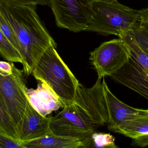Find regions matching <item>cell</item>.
I'll return each mask as SVG.
<instances>
[{"label": "cell", "mask_w": 148, "mask_h": 148, "mask_svg": "<svg viewBox=\"0 0 148 148\" xmlns=\"http://www.w3.org/2000/svg\"><path fill=\"white\" fill-rule=\"evenodd\" d=\"M128 46L131 56L128 61L110 77L148 100V56L133 35L128 32L119 37Z\"/></svg>", "instance_id": "5"}, {"label": "cell", "mask_w": 148, "mask_h": 148, "mask_svg": "<svg viewBox=\"0 0 148 148\" xmlns=\"http://www.w3.org/2000/svg\"><path fill=\"white\" fill-rule=\"evenodd\" d=\"M133 140L135 146H148V111L127 120L112 130Z\"/></svg>", "instance_id": "12"}, {"label": "cell", "mask_w": 148, "mask_h": 148, "mask_svg": "<svg viewBox=\"0 0 148 148\" xmlns=\"http://www.w3.org/2000/svg\"><path fill=\"white\" fill-rule=\"evenodd\" d=\"M36 6L0 0V13L18 40L25 76L32 74L42 55L51 45L57 46L36 11Z\"/></svg>", "instance_id": "2"}, {"label": "cell", "mask_w": 148, "mask_h": 148, "mask_svg": "<svg viewBox=\"0 0 148 148\" xmlns=\"http://www.w3.org/2000/svg\"><path fill=\"white\" fill-rule=\"evenodd\" d=\"M0 148H23L20 141L0 130Z\"/></svg>", "instance_id": "19"}, {"label": "cell", "mask_w": 148, "mask_h": 148, "mask_svg": "<svg viewBox=\"0 0 148 148\" xmlns=\"http://www.w3.org/2000/svg\"><path fill=\"white\" fill-rule=\"evenodd\" d=\"M103 79L108 113L109 130L111 131L126 121L148 112L147 109L135 108L121 101L110 90L104 77Z\"/></svg>", "instance_id": "10"}, {"label": "cell", "mask_w": 148, "mask_h": 148, "mask_svg": "<svg viewBox=\"0 0 148 148\" xmlns=\"http://www.w3.org/2000/svg\"><path fill=\"white\" fill-rule=\"evenodd\" d=\"M56 46L51 45L33 70L36 80L47 85L64 108L73 104L79 83L59 55Z\"/></svg>", "instance_id": "3"}, {"label": "cell", "mask_w": 148, "mask_h": 148, "mask_svg": "<svg viewBox=\"0 0 148 148\" xmlns=\"http://www.w3.org/2000/svg\"><path fill=\"white\" fill-rule=\"evenodd\" d=\"M117 1V0H93V1Z\"/></svg>", "instance_id": "22"}, {"label": "cell", "mask_w": 148, "mask_h": 148, "mask_svg": "<svg viewBox=\"0 0 148 148\" xmlns=\"http://www.w3.org/2000/svg\"><path fill=\"white\" fill-rule=\"evenodd\" d=\"M94 147L117 148L115 143V137L110 134L94 133L91 137Z\"/></svg>", "instance_id": "16"}, {"label": "cell", "mask_w": 148, "mask_h": 148, "mask_svg": "<svg viewBox=\"0 0 148 148\" xmlns=\"http://www.w3.org/2000/svg\"><path fill=\"white\" fill-rule=\"evenodd\" d=\"M147 110H148V109H147Z\"/></svg>", "instance_id": "23"}, {"label": "cell", "mask_w": 148, "mask_h": 148, "mask_svg": "<svg viewBox=\"0 0 148 148\" xmlns=\"http://www.w3.org/2000/svg\"><path fill=\"white\" fill-rule=\"evenodd\" d=\"M108 120L104 86L97 79L90 88L79 83L73 104L51 116L50 128L56 135L92 141L95 130Z\"/></svg>", "instance_id": "1"}, {"label": "cell", "mask_w": 148, "mask_h": 148, "mask_svg": "<svg viewBox=\"0 0 148 148\" xmlns=\"http://www.w3.org/2000/svg\"><path fill=\"white\" fill-rule=\"evenodd\" d=\"M0 30L13 46L20 53V47L17 38L12 29L6 22L3 17L0 13Z\"/></svg>", "instance_id": "17"}, {"label": "cell", "mask_w": 148, "mask_h": 148, "mask_svg": "<svg viewBox=\"0 0 148 148\" xmlns=\"http://www.w3.org/2000/svg\"><path fill=\"white\" fill-rule=\"evenodd\" d=\"M93 0H49L58 27L72 32L86 30L92 14Z\"/></svg>", "instance_id": "7"}, {"label": "cell", "mask_w": 148, "mask_h": 148, "mask_svg": "<svg viewBox=\"0 0 148 148\" xmlns=\"http://www.w3.org/2000/svg\"><path fill=\"white\" fill-rule=\"evenodd\" d=\"M13 2L24 5H45L49 3V0H9Z\"/></svg>", "instance_id": "20"}, {"label": "cell", "mask_w": 148, "mask_h": 148, "mask_svg": "<svg viewBox=\"0 0 148 148\" xmlns=\"http://www.w3.org/2000/svg\"><path fill=\"white\" fill-rule=\"evenodd\" d=\"M26 95L31 106L43 116H47L61 108L57 96L44 83H40L36 89L27 88Z\"/></svg>", "instance_id": "11"}, {"label": "cell", "mask_w": 148, "mask_h": 148, "mask_svg": "<svg viewBox=\"0 0 148 148\" xmlns=\"http://www.w3.org/2000/svg\"><path fill=\"white\" fill-rule=\"evenodd\" d=\"M21 144L23 148H86L91 146L92 141L59 136L52 133Z\"/></svg>", "instance_id": "13"}, {"label": "cell", "mask_w": 148, "mask_h": 148, "mask_svg": "<svg viewBox=\"0 0 148 148\" xmlns=\"http://www.w3.org/2000/svg\"><path fill=\"white\" fill-rule=\"evenodd\" d=\"M135 39L148 56V32L140 25L131 31Z\"/></svg>", "instance_id": "18"}, {"label": "cell", "mask_w": 148, "mask_h": 148, "mask_svg": "<svg viewBox=\"0 0 148 148\" xmlns=\"http://www.w3.org/2000/svg\"><path fill=\"white\" fill-rule=\"evenodd\" d=\"M140 26L148 32V7L141 10Z\"/></svg>", "instance_id": "21"}, {"label": "cell", "mask_w": 148, "mask_h": 148, "mask_svg": "<svg viewBox=\"0 0 148 148\" xmlns=\"http://www.w3.org/2000/svg\"><path fill=\"white\" fill-rule=\"evenodd\" d=\"M0 130L19 140L16 127L0 95Z\"/></svg>", "instance_id": "15"}, {"label": "cell", "mask_w": 148, "mask_h": 148, "mask_svg": "<svg viewBox=\"0 0 148 148\" xmlns=\"http://www.w3.org/2000/svg\"><path fill=\"white\" fill-rule=\"evenodd\" d=\"M130 56L128 46L119 38L102 43L90 53L89 59L98 79H101L116 73L128 61Z\"/></svg>", "instance_id": "8"}, {"label": "cell", "mask_w": 148, "mask_h": 148, "mask_svg": "<svg viewBox=\"0 0 148 148\" xmlns=\"http://www.w3.org/2000/svg\"><path fill=\"white\" fill-rule=\"evenodd\" d=\"M92 14L85 31L120 37L140 26V10L124 6L117 1H94Z\"/></svg>", "instance_id": "4"}, {"label": "cell", "mask_w": 148, "mask_h": 148, "mask_svg": "<svg viewBox=\"0 0 148 148\" xmlns=\"http://www.w3.org/2000/svg\"><path fill=\"white\" fill-rule=\"evenodd\" d=\"M0 55L8 61L22 64L23 59L19 51L13 46L0 30Z\"/></svg>", "instance_id": "14"}, {"label": "cell", "mask_w": 148, "mask_h": 148, "mask_svg": "<svg viewBox=\"0 0 148 148\" xmlns=\"http://www.w3.org/2000/svg\"><path fill=\"white\" fill-rule=\"evenodd\" d=\"M50 119L51 116L42 115L29 103L21 123L19 140L22 143L53 133L50 128Z\"/></svg>", "instance_id": "9"}, {"label": "cell", "mask_w": 148, "mask_h": 148, "mask_svg": "<svg viewBox=\"0 0 148 148\" xmlns=\"http://www.w3.org/2000/svg\"><path fill=\"white\" fill-rule=\"evenodd\" d=\"M25 76L23 69L17 68L14 63L10 69L0 70V95L18 134L29 103L26 95Z\"/></svg>", "instance_id": "6"}]
</instances>
